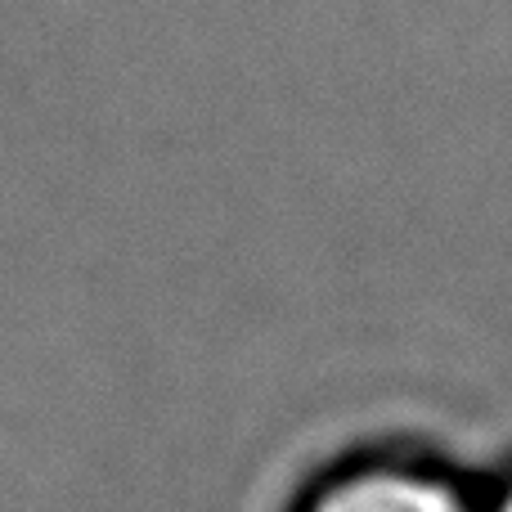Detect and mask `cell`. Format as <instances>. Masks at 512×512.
Returning <instances> with one entry per match:
<instances>
[{
    "mask_svg": "<svg viewBox=\"0 0 512 512\" xmlns=\"http://www.w3.org/2000/svg\"><path fill=\"white\" fill-rule=\"evenodd\" d=\"M288 512H481V477L432 445L369 436L319 450Z\"/></svg>",
    "mask_w": 512,
    "mask_h": 512,
    "instance_id": "6da1fadb",
    "label": "cell"
},
{
    "mask_svg": "<svg viewBox=\"0 0 512 512\" xmlns=\"http://www.w3.org/2000/svg\"><path fill=\"white\" fill-rule=\"evenodd\" d=\"M481 512H512V463H504L490 477H481Z\"/></svg>",
    "mask_w": 512,
    "mask_h": 512,
    "instance_id": "7a4b0ae2",
    "label": "cell"
}]
</instances>
